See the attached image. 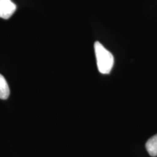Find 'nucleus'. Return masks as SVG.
<instances>
[{
    "instance_id": "f257e3e1",
    "label": "nucleus",
    "mask_w": 157,
    "mask_h": 157,
    "mask_svg": "<svg viewBox=\"0 0 157 157\" xmlns=\"http://www.w3.org/2000/svg\"><path fill=\"white\" fill-rule=\"evenodd\" d=\"M94 48L98 71L103 74H109L111 71L114 62L113 55L99 42L95 43Z\"/></svg>"
},
{
    "instance_id": "f03ea898",
    "label": "nucleus",
    "mask_w": 157,
    "mask_h": 157,
    "mask_svg": "<svg viewBox=\"0 0 157 157\" xmlns=\"http://www.w3.org/2000/svg\"><path fill=\"white\" fill-rule=\"evenodd\" d=\"M17 6L11 0H0V17L9 19L14 14Z\"/></svg>"
},
{
    "instance_id": "7ed1b4c3",
    "label": "nucleus",
    "mask_w": 157,
    "mask_h": 157,
    "mask_svg": "<svg viewBox=\"0 0 157 157\" xmlns=\"http://www.w3.org/2000/svg\"><path fill=\"white\" fill-rule=\"evenodd\" d=\"M146 148L150 156L154 157L157 156V134L154 135L147 141Z\"/></svg>"
},
{
    "instance_id": "20e7f679",
    "label": "nucleus",
    "mask_w": 157,
    "mask_h": 157,
    "mask_svg": "<svg viewBox=\"0 0 157 157\" xmlns=\"http://www.w3.org/2000/svg\"><path fill=\"white\" fill-rule=\"evenodd\" d=\"M10 95L9 85L5 78L0 74V99L5 100Z\"/></svg>"
}]
</instances>
